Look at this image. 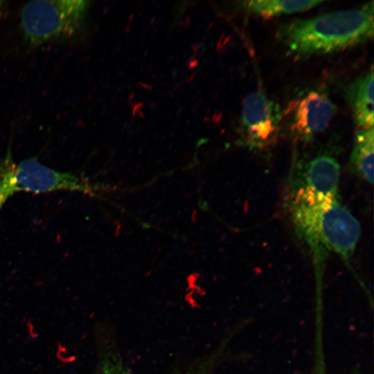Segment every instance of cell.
Segmentation results:
<instances>
[{
	"instance_id": "1",
	"label": "cell",
	"mask_w": 374,
	"mask_h": 374,
	"mask_svg": "<svg viewBox=\"0 0 374 374\" xmlns=\"http://www.w3.org/2000/svg\"><path fill=\"white\" fill-rule=\"evenodd\" d=\"M285 204L297 234L310 248L314 260H324L329 252L343 260H350L361 226L339 196L323 198L287 193Z\"/></svg>"
},
{
	"instance_id": "2",
	"label": "cell",
	"mask_w": 374,
	"mask_h": 374,
	"mask_svg": "<svg viewBox=\"0 0 374 374\" xmlns=\"http://www.w3.org/2000/svg\"><path fill=\"white\" fill-rule=\"evenodd\" d=\"M373 1L360 8L298 19L280 25L277 35L298 57L335 53L373 37Z\"/></svg>"
},
{
	"instance_id": "3",
	"label": "cell",
	"mask_w": 374,
	"mask_h": 374,
	"mask_svg": "<svg viewBox=\"0 0 374 374\" xmlns=\"http://www.w3.org/2000/svg\"><path fill=\"white\" fill-rule=\"evenodd\" d=\"M91 1L84 0H35L21 10L20 26L25 41L37 47L68 39L82 28Z\"/></svg>"
},
{
	"instance_id": "4",
	"label": "cell",
	"mask_w": 374,
	"mask_h": 374,
	"mask_svg": "<svg viewBox=\"0 0 374 374\" xmlns=\"http://www.w3.org/2000/svg\"><path fill=\"white\" fill-rule=\"evenodd\" d=\"M15 180L17 192L33 194L74 191L93 195L96 190L85 178L52 169L39 163L36 157L15 164Z\"/></svg>"
},
{
	"instance_id": "5",
	"label": "cell",
	"mask_w": 374,
	"mask_h": 374,
	"mask_svg": "<svg viewBox=\"0 0 374 374\" xmlns=\"http://www.w3.org/2000/svg\"><path fill=\"white\" fill-rule=\"evenodd\" d=\"M278 105L260 90L248 95L242 103L240 117L241 143L262 149L274 141L280 123Z\"/></svg>"
},
{
	"instance_id": "6",
	"label": "cell",
	"mask_w": 374,
	"mask_h": 374,
	"mask_svg": "<svg viewBox=\"0 0 374 374\" xmlns=\"http://www.w3.org/2000/svg\"><path fill=\"white\" fill-rule=\"evenodd\" d=\"M340 180V166L328 154L317 155L294 166L290 173L287 193L317 197H337Z\"/></svg>"
},
{
	"instance_id": "7",
	"label": "cell",
	"mask_w": 374,
	"mask_h": 374,
	"mask_svg": "<svg viewBox=\"0 0 374 374\" xmlns=\"http://www.w3.org/2000/svg\"><path fill=\"white\" fill-rule=\"evenodd\" d=\"M335 111L334 103L325 93L308 91L288 106L291 131L296 139L308 140L327 128Z\"/></svg>"
},
{
	"instance_id": "8",
	"label": "cell",
	"mask_w": 374,
	"mask_h": 374,
	"mask_svg": "<svg viewBox=\"0 0 374 374\" xmlns=\"http://www.w3.org/2000/svg\"><path fill=\"white\" fill-rule=\"evenodd\" d=\"M373 71L354 80L346 89V99L355 122L362 130L373 128Z\"/></svg>"
},
{
	"instance_id": "9",
	"label": "cell",
	"mask_w": 374,
	"mask_h": 374,
	"mask_svg": "<svg viewBox=\"0 0 374 374\" xmlns=\"http://www.w3.org/2000/svg\"><path fill=\"white\" fill-rule=\"evenodd\" d=\"M97 364L93 374H136L126 365L110 327H96Z\"/></svg>"
},
{
	"instance_id": "10",
	"label": "cell",
	"mask_w": 374,
	"mask_h": 374,
	"mask_svg": "<svg viewBox=\"0 0 374 374\" xmlns=\"http://www.w3.org/2000/svg\"><path fill=\"white\" fill-rule=\"evenodd\" d=\"M374 133L373 128L359 129L350 156V166L365 181L373 183Z\"/></svg>"
},
{
	"instance_id": "11",
	"label": "cell",
	"mask_w": 374,
	"mask_h": 374,
	"mask_svg": "<svg viewBox=\"0 0 374 374\" xmlns=\"http://www.w3.org/2000/svg\"><path fill=\"white\" fill-rule=\"evenodd\" d=\"M323 1L256 0L242 2L247 10L263 17H271L309 10Z\"/></svg>"
},
{
	"instance_id": "12",
	"label": "cell",
	"mask_w": 374,
	"mask_h": 374,
	"mask_svg": "<svg viewBox=\"0 0 374 374\" xmlns=\"http://www.w3.org/2000/svg\"><path fill=\"white\" fill-rule=\"evenodd\" d=\"M15 164L12 155L11 142H9L5 156L0 159V211L8 199L17 193Z\"/></svg>"
},
{
	"instance_id": "13",
	"label": "cell",
	"mask_w": 374,
	"mask_h": 374,
	"mask_svg": "<svg viewBox=\"0 0 374 374\" xmlns=\"http://www.w3.org/2000/svg\"><path fill=\"white\" fill-rule=\"evenodd\" d=\"M215 359L214 353L201 356L188 365L175 368L168 374H210Z\"/></svg>"
},
{
	"instance_id": "14",
	"label": "cell",
	"mask_w": 374,
	"mask_h": 374,
	"mask_svg": "<svg viewBox=\"0 0 374 374\" xmlns=\"http://www.w3.org/2000/svg\"><path fill=\"white\" fill-rule=\"evenodd\" d=\"M6 3L7 2L5 1H0V21H1L2 16L3 15Z\"/></svg>"
}]
</instances>
